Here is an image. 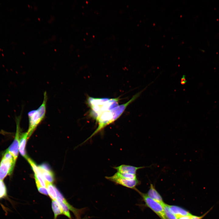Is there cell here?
<instances>
[{
    "label": "cell",
    "instance_id": "1",
    "mask_svg": "<svg viewBox=\"0 0 219 219\" xmlns=\"http://www.w3.org/2000/svg\"><path fill=\"white\" fill-rule=\"evenodd\" d=\"M140 94V92L137 93L126 103L119 105L113 109L106 111L101 114L96 120L98 124V127L86 141L90 139L100 132L106 126L118 119L129 105L138 97Z\"/></svg>",
    "mask_w": 219,
    "mask_h": 219
},
{
    "label": "cell",
    "instance_id": "2",
    "mask_svg": "<svg viewBox=\"0 0 219 219\" xmlns=\"http://www.w3.org/2000/svg\"><path fill=\"white\" fill-rule=\"evenodd\" d=\"M119 98H96L88 96L86 102L90 108L89 115L96 120L103 113L111 110L119 105Z\"/></svg>",
    "mask_w": 219,
    "mask_h": 219
},
{
    "label": "cell",
    "instance_id": "3",
    "mask_svg": "<svg viewBox=\"0 0 219 219\" xmlns=\"http://www.w3.org/2000/svg\"><path fill=\"white\" fill-rule=\"evenodd\" d=\"M47 99V93L45 91L43 99L41 104L37 109L32 110L28 113L29 127L27 132L28 138L45 116Z\"/></svg>",
    "mask_w": 219,
    "mask_h": 219
},
{
    "label": "cell",
    "instance_id": "4",
    "mask_svg": "<svg viewBox=\"0 0 219 219\" xmlns=\"http://www.w3.org/2000/svg\"><path fill=\"white\" fill-rule=\"evenodd\" d=\"M16 162L12 155L6 150L0 163V180H3L12 174Z\"/></svg>",
    "mask_w": 219,
    "mask_h": 219
},
{
    "label": "cell",
    "instance_id": "5",
    "mask_svg": "<svg viewBox=\"0 0 219 219\" xmlns=\"http://www.w3.org/2000/svg\"><path fill=\"white\" fill-rule=\"evenodd\" d=\"M141 196L146 205L155 212L161 219H167L162 206L159 203L149 197L147 194L136 190Z\"/></svg>",
    "mask_w": 219,
    "mask_h": 219
},
{
    "label": "cell",
    "instance_id": "6",
    "mask_svg": "<svg viewBox=\"0 0 219 219\" xmlns=\"http://www.w3.org/2000/svg\"><path fill=\"white\" fill-rule=\"evenodd\" d=\"M105 178L116 184L136 190L137 189L136 187L139 183L137 179H128L119 177L115 173L112 176H106Z\"/></svg>",
    "mask_w": 219,
    "mask_h": 219
},
{
    "label": "cell",
    "instance_id": "7",
    "mask_svg": "<svg viewBox=\"0 0 219 219\" xmlns=\"http://www.w3.org/2000/svg\"><path fill=\"white\" fill-rule=\"evenodd\" d=\"M16 132L14 139L12 144L6 150L10 152L16 161L19 151V142L20 138L19 119L17 120Z\"/></svg>",
    "mask_w": 219,
    "mask_h": 219
},
{
    "label": "cell",
    "instance_id": "8",
    "mask_svg": "<svg viewBox=\"0 0 219 219\" xmlns=\"http://www.w3.org/2000/svg\"><path fill=\"white\" fill-rule=\"evenodd\" d=\"M149 166L136 167L132 165H122L117 167H114V169L116 170L117 172L120 173H123L127 174L136 175L137 170L148 167Z\"/></svg>",
    "mask_w": 219,
    "mask_h": 219
},
{
    "label": "cell",
    "instance_id": "9",
    "mask_svg": "<svg viewBox=\"0 0 219 219\" xmlns=\"http://www.w3.org/2000/svg\"><path fill=\"white\" fill-rule=\"evenodd\" d=\"M28 134L27 132L22 134L20 136L19 145V151L21 155L27 159L29 157L27 156L26 150V147Z\"/></svg>",
    "mask_w": 219,
    "mask_h": 219
},
{
    "label": "cell",
    "instance_id": "10",
    "mask_svg": "<svg viewBox=\"0 0 219 219\" xmlns=\"http://www.w3.org/2000/svg\"><path fill=\"white\" fill-rule=\"evenodd\" d=\"M147 194L149 197L159 203L162 206L165 203L162 197L152 184H150V189Z\"/></svg>",
    "mask_w": 219,
    "mask_h": 219
},
{
    "label": "cell",
    "instance_id": "11",
    "mask_svg": "<svg viewBox=\"0 0 219 219\" xmlns=\"http://www.w3.org/2000/svg\"><path fill=\"white\" fill-rule=\"evenodd\" d=\"M169 206L171 212L177 218L181 217L191 215L189 212L179 207L169 205Z\"/></svg>",
    "mask_w": 219,
    "mask_h": 219
},
{
    "label": "cell",
    "instance_id": "12",
    "mask_svg": "<svg viewBox=\"0 0 219 219\" xmlns=\"http://www.w3.org/2000/svg\"><path fill=\"white\" fill-rule=\"evenodd\" d=\"M66 199L64 197L62 199H59L57 201L59 204L63 212V214L65 215L70 219H71V216L69 211V209L65 203Z\"/></svg>",
    "mask_w": 219,
    "mask_h": 219
},
{
    "label": "cell",
    "instance_id": "13",
    "mask_svg": "<svg viewBox=\"0 0 219 219\" xmlns=\"http://www.w3.org/2000/svg\"><path fill=\"white\" fill-rule=\"evenodd\" d=\"M51 204L54 218L56 219L58 216L63 214V212L59 204L56 200H52Z\"/></svg>",
    "mask_w": 219,
    "mask_h": 219
},
{
    "label": "cell",
    "instance_id": "14",
    "mask_svg": "<svg viewBox=\"0 0 219 219\" xmlns=\"http://www.w3.org/2000/svg\"><path fill=\"white\" fill-rule=\"evenodd\" d=\"M40 169L45 180L47 183H52L54 181V177L52 171L51 170L47 171Z\"/></svg>",
    "mask_w": 219,
    "mask_h": 219
},
{
    "label": "cell",
    "instance_id": "15",
    "mask_svg": "<svg viewBox=\"0 0 219 219\" xmlns=\"http://www.w3.org/2000/svg\"><path fill=\"white\" fill-rule=\"evenodd\" d=\"M46 188L47 189L48 195L52 200H56L57 195L56 187L52 183H48Z\"/></svg>",
    "mask_w": 219,
    "mask_h": 219
},
{
    "label": "cell",
    "instance_id": "16",
    "mask_svg": "<svg viewBox=\"0 0 219 219\" xmlns=\"http://www.w3.org/2000/svg\"><path fill=\"white\" fill-rule=\"evenodd\" d=\"M3 199H8L7 189L3 180H0V200Z\"/></svg>",
    "mask_w": 219,
    "mask_h": 219
},
{
    "label": "cell",
    "instance_id": "17",
    "mask_svg": "<svg viewBox=\"0 0 219 219\" xmlns=\"http://www.w3.org/2000/svg\"><path fill=\"white\" fill-rule=\"evenodd\" d=\"M165 215L167 219H177V217L170 211L169 205L165 203L162 205Z\"/></svg>",
    "mask_w": 219,
    "mask_h": 219
},
{
    "label": "cell",
    "instance_id": "18",
    "mask_svg": "<svg viewBox=\"0 0 219 219\" xmlns=\"http://www.w3.org/2000/svg\"><path fill=\"white\" fill-rule=\"evenodd\" d=\"M38 191L41 194L48 195L47 189L46 187H43L39 185L36 184Z\"/></svg>",
    "mask_w": 219,
    "mask_h": 219
},
{
    "label": "cell",
    "instance_id": "19",
    "mask_svg": "<svg viewBox=\"0 0 219 219\" xmlns=\"http://www.w3.org/2000/svg\"><path fill=\"white\" fill-rule=\"evenodd\" d=\"M211 209H210L208 211L206 212L205 214H203L201 216H196L192 215L190 216V219H202V218L204 217L207 214L209 211Z\"/></svg>",
    "mask_w": 219,
    "mask_h": 219
},
{
    "label": "cell",
    "instance_id": "20",
    "mask_svg": "<svg viewBox=\"0 0 219 219\" xmlns=\"http://www.w3.org/2000/svg\"><path fill=\"white\" fill-rule=\"evenodd\" d=\"M192 214L189 216L180 217L178 218L177 219H190V216Z\"/></svg>",
    "mask_w": 219,
    "mask_h": 219
},
{
    "label": "cell",
    "instance_id": "21",
    "mask_svg": "<svg viewBox=\"0 0 219 219\" xmlns=\"http://www.w3.org/2000/svg\"><path fill=\"white\" fill-rule=\"evenodd\" d=\"M186 81H187L185 77H184V76H183L181 78V83L183 85L186 83Z\"/></svg>",
    "mask_w": 219,
    "mask_h": 219
},
{
    "label": "cell",
    "instance_id": "22",
    "mask_svg": "<svg viewBox=\"0 0 219 219\" xmlns=\"http://www.w3.org/2000/svg\"><path fill=\"white\" fill-rule=\"evenodd\" d=\"M88 218H89V217H85L83 218L82 219H80L79 218V219H88Z\"/></svg>",
    "mask_w": 219,
    "mask_h": 219
}]
</instances>
